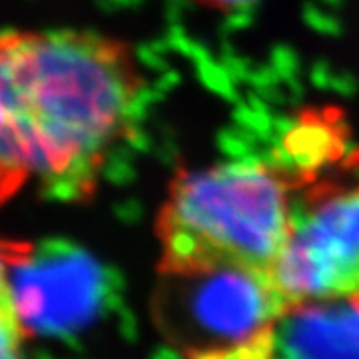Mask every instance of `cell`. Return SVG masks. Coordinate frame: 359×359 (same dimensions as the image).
Wrapping results in <instances>:
<instances>
[{"instance_id": "cell-1", "label": "cell", "mask_w": 359, "mask_h": 359, "mask_svg": "<svg viewBox=\"0 0 359 359\" xmlns=\"http://www.w3.org/2000/svg\"><path fill=\"white\" fill-rule=\"evenodd\" d=\"M144 76L124 40L86 30L0 34L6 166L46 198L84 204L128 136Z\"/></svg>"}, {"instance_id": "cell-2", "label": "cell", "mask_w": 359, "mask_h": 359, "mask_svg": "<svg viewBox=\"0 0 359 359\" xmlns=\"http://www.w3.org/2000/svg\"><path fill=\"white\" fill-rule=\"evenodd\" d=\"M299 174L269 162L178 170L156 219L158 273L242 269L273 278Z\"/></svg>"}, {"instance_id": "cell-3", "label": "cell", "mask_w": 359, "mask_h": 359, "mask_svg": "<svg viewBox=\"0 0 359 359\" xmlns=\"http://www.w3.org/2000/svg\"><path fill=\"white\" fill-rule=\"evenodd\" d=\"M273 282L287 308L359 292V150L299 172Z\"/></svg>"}, {"instance_id": "cell-4", "label": "cell", "mask_w": 359, "mask_h": 359, "mask_svg": "<svg viewBox=\"0 0 359 359\" xmlns=\"http://www.w3.org/2000/svg\"><path fill=\"white\" fill-rule=\"evenodd\" d=\"M154 306L160 330L188 358L240 346L287 309L271 276L242 269L160 273Z\"/></svg>"}, {"instance_id": "cell-5", "label": "cell", "mask_w": 359, "mask_h": 359, "mask_svg": "<svg viewBox=\"0 0 359 359\" xmlns=\"http://www.w3.org/2000/svg\"><path fill=\"white\" fill-rule=\"evenodd\" d=\"M16 308L26 334H65L96 313L102 295L98 264L78 248L52 242L13 271Z\"/></svg>"}, {"instance_id": "cell-6", "label": "cell", "mask_w": 359, "mask_h": 359, "mask_svg": "<svg viewBox=\"0 0 359 359\" xmlns=\"http://www.w3.org/2000/svg\"><path fill=\"white\" fill-rule=\"evenodd\" d=\"M278 359H359V292L304 302L276 323Z\"/></svg>"}, {"instance_id": "cell-7", "label": "cell", "mask_w": 359, "mask_h": 359, "mask_svg": "<svg viewBox=\"0 0 359 359\" xmlns=\"http://www.w3.org/2000/svg\"><path fill=\"white\" fill-rule=\"evenodd\" d=\"M34 248L22 240H0V359H25L22 344L28 334L16 308L13 271Z\"/></svg>"}, {"instance_id": "cell-8", "label": "cell", "mask_w": 359, "mask_h": 359, "mask_svg": "<svg viewBox=\"0 0 359 359\" xmlns=\"http://www.w3.org/2000/svg\"><path fill=\"white\" fill-rule=\"evenodd\" d=\"M188 359H278L276 355V325L240 346L208 351V353L192 355Z\"/></svg>"}, {"instance_id": "cell-9", "label": "cell", "mask_w": 359, "mask_h": 359, "mask_svg": "<svg viewBox=\"0 0 359 359\" xmlns=\"http://www.w3.org/2000/svg\"><path fill=\"white\" fill-rule=\"evenodd\" d=\"M192 2L205 6V8H214V11H230V8H238V6L254 2V0H192Z\"/></svg>"}]
</instances>
